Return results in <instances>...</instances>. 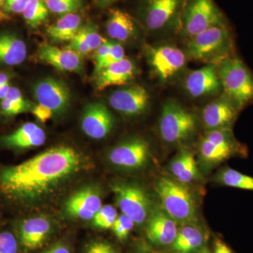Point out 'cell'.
Instances as JSON below:
<instances>
[{"label":"cell","mask_w":253,"mask_h":253,"mask_svg":"<svg viewBox=\"0 0 253 253\" xmlns=\"http://www.w3.org/2000/svg\"><path fill=\"white\" fill-rule=\"evenodd\" d=\"M84 164L72 147L46 150L21 164L0 168V194L11 204L27 206L54 192Z\"/></svg>","instance_id":"obj_1"},{"label":"cell","mask_w":253,"mask_h":253,"mask_svg":"<svg viewBox=\"0 0 253 253\" xmlns=\"http://www.w3.org/2000/svg\"><path fill=\"white\" fill-rule=\"evenodd\" d=\"M233 52L234 41L228 25L213 26L186 40V56L194 61L218 65Z\"/></svg>","instance_id":"obj_2"},{"label":"cell","mask_w":253,"mask_h":253,"mask_svg":"<svg viewBox=\"0 0 253 253\" xmlns=\"http://www.w3.org/2000/svg\"><path fill=\"white\" fill-rule=\"evenodd\" d=\"M184 4V0H139L138 21L153 34L179 33Z\"/></svg>","instance_id":"obj_3"},{"label":"cell","mask_w":253,"mask_h":253,"mask_svg":"<svg viewBox=\"0 0 253 253\" xmlns=\"http://www.w3.org/2000/svg\"><path fill=\"white\" fill-rule=\"evenodd\" d=\"M155 191L163 210L177 224H196L197 206L186 184L169 176H161L156 181Z\"/></svg>","instance_id":"obj_4"},{"label":"cell","mask_w":253,"mask_h":253,"mask_svg":"<svg viewBox=\"0 0 253 253\" xmlns=\"http://www.w3.org/2000/svg\"><path fill=\"white\" fill-rule=\"evenodd\" d=\"M223 94L239 111L253 101V75L244 61L232 55L217 65Z\"/></svg>","instance_id":"obj_5"},{"label":"cell","mask_w":253,"mask_h":253,"mask_svg":"<svg viewBox=\"0 0 253 253\" xmlns=\"http://www.w3.org/2000/svg\"><path fill=\"white\" fill-rule=\"evenodd\" d=\"M246 154L247 150L236 139L231 128L206 131L199 145L200 159L208 168Z\"/></svg>","instance_id":"obj_6"},{"label":"cell","mask_w":253,"mask_h":253,"mask_svg":"<svg viewBox=\"0 0 253 253\" xmlns=\"http://www.w3.org/2000/svg\"><path fill=\"white\" fill-rule=\"evenodd\" d=\"M228 25L214 0H184L179 36L186 40L213 26Z\"/></svg>","instance_id":"obj_7"},{"label":"cell","mask_w":253,"mask_h":253,"mask_svg":"<svg viewBox=\"0 0 253 253\" xmlns=\"http://www.w3.org/2000/svg\"><path fill=\"white\" fill-rule=\"evenodd\" d=\"M197 129V121L177 101L169 100L163 105L158 123V131L163 141L179 144L192 137Z\"/></svg>","instance_id":"obj_8"},{"label":"cell","mask_w":253,"mask_h":253,"mask_svg":"<svg viewBox=\"0 0 253 253\" xmlns=\"http://www.w3.org/2000/svg\"><path fill=\"white\" fill-rule=\"evenodd\" d=\"M146 55L152 72L163 83H169L179 76L187 61L184 51L169 44L148 46Z\"/></svg>","instance_id":"obj_9"},{"label":"cell","mask_w":253,"mask_h":253,"mask_svg":"<svg viewBox=\"0 0 253 253\" xmlns=\"http://www.w3.org/2000/svg\"><path fill=\"white\" fill-rule=\"evenodd\" d=\"M112 190L123 214L138 225L146 222L154 209L149 196L140 186L118 182L113 184Z\"/></svg>","instance_id":"obj_10"},{"label":"cell","mask_w":253,"mask_h":253,"mask_svg":"<svg viewBox=\"0 0 253 253\" xmlns=\"http://www.w3.org/2000/svg\"><path fill=\"white\" fill-rule=\"evenodd\" d=\"M151 151L149 143L141 138L127 139L113 148L109 154L110 162L128 170L144 168L149 162Z\"/></svg>","instance_id":"obj_11"},{"label":"cell","mask_w":253,"mask_h":253,"mask_svg":"<svg viewBox=\"0 0 253 253\" xmlns=\"http://www.w3.org/2000/svg\"><path fill=\"white\" fill-rule=\"evenodd\" d=\"M35 99L53 113H62L67 109L71 101V91L64 82L55 78L42 79L33 88Z\"/></svg>","instance_id":"obj_12"},{"label":"cell","mask_w":253,"mask_h":253,"mask_svg":"<svg viewBox=\"0 0 253 253\" xmlns=\"http://www.w3.org/2000/svg\"><path fill=\"white\" fill-rule=\"evenodd\" d=\"M150 95L141 85H131L113 91L109 104L113 109L124 116L134 117L146 113L150 105Z\"/></svg>","instance_id":"obj_13"},{"label":"cell","mask_w":253,"mask_h":253,"mask_svg":"<svg viewBox=\"0 0 253 253\" xmlns=\"http://www.w3.org/2000/svg\"><path fill=\"white\" fill-rule=\"evenodd\" d=\"M186 92L193 98H202L219 94L222 89L217 65L206 64L204 67L191 71L184 83Z\"/></svg>","instance_id":"obj_14"},{"label":"cell","mask_w":253,"mask_h":253,"mask_svg":"<svg viewBox=\"0 0 253 253\" xmlns=\"http://www.w3.org/2000/svg\"><path fill=\"white\" fill-rule=\"evenodd\" d=\"M52 225L44 217H35L23 219L16 226L18 244L25 252L41 248L49 237Z\"/></svg>","instance_id":"obj_15"},{"label":"cell","mask_w":253,"mask_h":253,"mask_svg":"<svg viewBox=\"0 0 253 253\" xmlns=\"http://www.w3.org/2000/svg\"><path fill=\"white\" fill-rule=\"evenodd\" d=\"M114 126V118L106 105L101 102L86 106L82 117L83 131L94 139H102L109 135Z\"/></svg>","instance_id":"obj_16"},{"label":"cell","mask_w":253,"mask_h":253,"mask_svg":"<svg viewBox=\"0 0 253 253\" xmlns=\"http://www.w3.org/2000/svg\"><path fill=\"white\" fill-rule=\"evenodd\" d=\"M239 111L224 94L206 105L202 111V120L207 130L231 128Z\"/></svg>","instance_id":"obj_17"},{"label":"cell","mask_w":253,"mask_h":253,"mask_svg":"<svg viewBox=\"0 0 253 253\" xmlns=\"http://www.w3.org/2000/svg\"><path fill=\"white\" fill-rule=\"evenodd\" d=\"M177 223L163 208L154 209L146 221V234L151 244L158 246L172 245L177 235Z\"/></svg>","instance_id":"obj_18"},{"label":"cell","mask_w":253,"mask_h":253,"mask_svg":"<svg viewBox=\"0 0 253 253\" xmlns=\"http://www.w3.org/2000/svg\"><path fill=\"white\" fill-rule=\"evenodd\" d=\"M37 57L60 71L80 73L83 69L81 55L68 48L61 49L45 43L40 46Z\"/></svg>","instance_id":"obj_19"},{"label":"cell","mask_w":253,"mask_h":253,"mask_svg":"<svg viewBox=\"0 0 253 253\" xmlns=\"http://www.w3.org/2000/svg\"><path fill=\"white\" fill-rule=\"evenodd\" d=\"M102 206V200L98 191L86 187L72 195L66 201L65 208L71 217L90 220Z\"/></svg>","instance_id":"obj_20"},{"label":"cell","mask_w":253,"mask_h":253,"mask_svg":"<svg viewBox=\"0 0 253 253\" xmlns=\"http://www.w3.org/2000/svg\"><path fill=\"white\" fill-rule=\"evenodd\" d=\"M136 73V65L126 57L95 75V85L98 90H104L111 86L123 85L132 81Z\"/></svg>","instance_id":"obj_21"},{"label":"cell","mask_w":253,"mask_h":253,"mask_svg":"<svg viewBox=\"0 0 253 253\" xmlns=\"http://www.w3.org/2000/svg\"><path fill=\"white\" fill-rule=\"evenodd\" d=\"M46 141L44 131L33 123H27L14 132L0 139L3 146L9 149H26L38 147Z\"/></svg>","instance_id":"obj_22"},{"label":"cell","mask_w":253,"mask_h":253,"mask_svg":"<svg viewBox=\"0 0 253 253\" xmlns=\"http://www.w3.org/2000/svg\"><path fill=\"white\" fill-rule=\"evenodd\" d=\"M108 36L113 41L126 42L137 35L138 28L135 20L126 11L115 9L110 11L106 21Z\"/></svg>","instance_id":"obj_23"},{"label":"cell","mask_w":253,"mask_h":253,"mask_svg":"<svg viewBox=\"0 0 253 253\" xmlns=\"http://www.w3.org/2000/svg\"><path fill=\"white\" fill-rule=\"evenodd\" d=\"M27 56L26 43L14 33L0 34V65L14 66L21 64Z\"/></svg>","instance_id":"obj_24"},{"label":"cell","mask_w":253,"mask_h":253,"mask_svg":"<svg viewBox=\"0 0 253 253\" xmlns=\"http://www.w3.org/2000/svg\"><path fill=\"white\" fill-rule=\"evenodd\" d=\"M169 168L174 179L184 184L197 180L201 175L194 154L186 149L179 151L169 163Z\"/></svg>","instance_id":"obj_25"},{"label":"cell","mask_w":253,"mask_h":253,"mask_svg":"<svg viewBox=\"0 0 253 253\" xmlns=\"http://www.w3.org/2000/svg\"><path fill=\"white\" fill-rule=\"evenodd\" d=\"M205 236L202 229L196 224H183L178 230L172 244L173 251L177 253H191L204 249Z\"/></svg>","instance_id":"obj_26"},{"label":"cell","mask_w":253,"mask_h":253,"mask_svg":"<svg viewBox=\"0 0 253 253\" xmlns=\"http://www.w3.org/2000/svg\"><path fill=\"white\" fill-rule=\"evenodd\" d=\"M83 26V21L79 14L71 13L61 18L46 29L48 36L57 42H70L77 35Z\"/></svg>","instance_id":"obj_27"},{"label":"cell","mask_w":253,"mask_h":253,"mask_svg":"<svg viewBox=\"0 0 253 253\" xmlns=\"http://www.w3.org/2000/svg\"><path fill=\"white\" fill-rule=\"evenodd\" d=\"M216 181L221 185L253 191V177L231 168L221 169L216 176Z\"/></svg>","instance_id":"obj_28"},{"label":"cell","mask_w":253,"mask_h":253,"mask_svg":"<svg viewBox=\"0 0 253 253\" xmlns=\"http://www.w3.org/2000/svg\"><path fill=\"white\" fill-rule=\"evenodd\" d=\"M49 11L44 0H31L23 12V17L30 27L36 28L47 19Z\"/></svg>","instance_id":"obj_29"},{"label":"cell","mask_w":253,"mask_h":253,"mask_svg":"<svg viewBox=\"0 0 253 253\" xmlns=\"http://www.w3.org/2000/svg\"><path fill=\"white\" fill-rule=\"evenodd\" d=\"M118 217L116 208L110 205L103 206L92 219L93 225L98 229H112Z\"/></svg>","instance_id":"obj_30"},{"label":"cell","mask_w":253,"mask_h":253,"mask_svg":"<svg viewBox=\"0 0 253 253\" xmlns=\"http://www.w3.org/2000/svg\"><path fill=\"white\" fill-rule=\"evenodd\" d=\"M125 58H126V51L122 44L118 42L112 41L109 52L104 59H101L99 62L95 63L94 76L109 65L121 61Z\"/></svg>","instance_id":"obj_31"},{"label":"cell","mask_w":253,"mask_h":253,"mask_svg":"<svg viewBox=\"0 0 253 253\" xmlns=\"http://www.w3.org/2000/svg\"><path fill=\"white\" fill-rule=\"evenodd\" d=\"M44 1L49 11L60 16L76 12L83 4V0H44Z\"/></svg>","instance_id":"obj_32"},{"label":"cell","mask_w":253,"mask_h":253,"mask_svg":"<svg viewBox=\"0 0 253 253\" xmlns=\"http://www.w3.org/2000/svg\"><path fill=\"white\" fill-rule=\"evenodd\" d=\"M135 223L131 218L123 214L118 215L117 219L115 221L112 230L118 239L123 241L129 236V233L132 230Z\"/></svg>","instance_id":"obj_33"},{"label":"cell","mask_w":253,"mask_h":253,"mask_svg":"<svg viewBox=\"0 0 253 253\" xmlns=\"http://www.w3.org/2000/svg\"><path fill=\"white\" fill-rule=\"evenodd\" d=\"M81 30L84 33L86 42L90 48L91 52H95L106 39L99 34L96 26L91 23L82 26Z\"/></svg>","instance_id":"obj_34"},{"label":"cell","mask_w":253,"mask_h":253,"mask_svg":"<svg viewBox=\"0 0 253 253\" xmlns=\"http://www.w3.org/2000/svg\"><path fill=\"white\" fill-rule=\"evenodd\" d=\"M17 237L9 230L0 231V253H18Z\"/></svg>","instance_id":"obj_35"},{"label":"cell","mask_w":253,"mask_h":253,"mask_svg":"<svg viewBox=\"0 0 253 253\" xmlns=\"http://www.w3.org/2000/svg\"><path fill=\"white\" fill-rule=\"evenodd\" d=\"M33 107H34V106H30L16 104V103L13 102V101L6 99L1 101V104H0L1 114L6 116V117H12V116H17V115L21 114V113L32 111Z\"/></svg>","instance_id":"obj_36"},{"label":"cell","mask_w":253,"mask_h":253,"mask_svg":"<svg viewBox=\"0 0 253 253\" xmlns=\"http://www.w3.org/2000/svg\"><path fill=\"white\" fill-rule=\"evenodd\" d=\"M68 48L76 51L81 56H84V55L91 53L90 48L86 42L85 37H84V33L82 31L81 28L78 31L77 35L70 41V44Z\"/></svg>","instance_id":"obj_37"},{"label":"cell","mask_w":253,"mask_h":253,"mask_svg":"<svg viewBox=\"0 0 253 253\" xmlns=\"http://www.w3.org/2000/svg\"><path fill=\"white\" fill-rule=\"evenodd\" d=\"M31 0H5V11L12 14H23Z\"/></svg>","instance_id":"obj_38"},{"label":"cell","mask_w":253,"mask_h":253,"mask_svg":"<svg viewBox=\"0 0 253 253\" xmlns=\"http://www.w3.org/2000/svg\"><path fill=\"white\" fill-rule=\"evenodd\" d=\"M84 253H117L114 248L106 241H94L86 248Z\"/></svg>","instance_id":"obj_39"},{"label":"cell","mask_w":253,"mask_h":253,"mask_svg":"<svg viewBox=\"0 0 253 253\" xmlns=\"http://www.w3.org/2000/svg\"><path fill=\"white\" fill-rule=\"evenodd\" d=\"M31 112L42 123H46L54 115L51 110L40 104L34 106Z\"/></svg>","instance_id":"obj_40"},{"label":"cell","mask_w":253,"mask_h":253,"mask_svg":"<svg viewBox=\"0 0 253 253\" xmlns=\"http://www.w3.org/2000/svg\"><path fill=\"white\" fill-rule=\"evenodd\" d=\"M41 253H71V251L66 244L56 243Z\"/></svg>","instance_id":"obj_41"},{"label":"cell","mask_w":253,"mask_h":253,"mask_svg":"<svg viewBox=\"0 0 253 253\" xmlns=\"http://www.w3.org/2000/svg\"><path fill=\"white\" fill-rule=\"evenodd\" d=\"M214 253H233L232 251L220 240H217L214 246Z\"/></svg>","instance_id":"obj_42"},{"label":"cell","mask_w":253,"mask_h":253,"mask_svg":"<svg viewBox=\"0 0 253 253\" xmlns=\"http://www.w3.org/2000/svg\"><path fill=\"white\" fill-rule=\"evenodd\" d=\"M11 86L9 84H5V85L0 86V101H2L4 99H6Z\"/></svg>","instance_id":"obj_43"},{"label":"cell","mask_w":253,"mask_h":253,"mask_svg":"<svg viewBox=\"0 0 253 253\" xmlns=\"http://www.w3.org/2000/svg\"><path fill=\"white\" fill-rule=\"evenodd\" d=\"M117 1L118 0H95L96 4L99 5L100 7L103 8L109 7Z\"/></svg>","instance_id":"obj_44"},{"label":"cell","mask_w":253,"mask_h":253,"mask_svg":"<svg viewBox=\"0 0 253 253\" xmlns=\"http://www.w3.org/2000/svg\"><path fill=\"white\" fill-rule=\"evenodd\" d=\"M10 76L8 73L0 72V86L9 84Z\"/></svg>","instance_id":"obj_45"},{"label":"cell","mask_w":253,"mask_h":253,"mask_svg":"<svg viewBox=\"0 0 253 253\" xmlns=\"http://www.w3.org/2000/svg\"><path fill=\"white\" fill-rule=\"evenodd\" d=\"M5 18H6V15L0 11V21H1V20H4Z\"/></svg>","instance_id":"obj_46"},{"label":"cell","mask_w":253,"mask_h":253,"mask_svg":"<svg viewBox=\"0 0 253 253\" xmlns=\"http://www.w3.org/2000/svg\"><path fill=\"white\" fill-rule=\"evenodd\" d=\"M201 253H211L207 249H204L201 251Z\"/></svg>","instance_id":"obj_47"},{"label":"cell","mask_w":253,"mask_h":253,"mask_svg":"<svg viewBox=\"0 0 253 253\" xmlns=\"http://www.w3.org/2000/svg\"><path fill=\"white\" fill-rule=\"evenodd\" d=\"M5 0H0V8L4 6Z\"/></svg>","instance_id":"obj_48"}]
</instances>
